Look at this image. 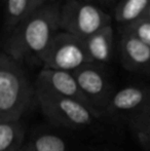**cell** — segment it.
<instances>
[{
	"label": "cell",
	"instance_id": "5b68a950",
	"mask_svg": "<svg viewBox=\"0 0 150 151\" xmlns=\"http://www.w3.org/2000/svg\"><path fill=\"white\" fill-rule=\"evenodd\" d=\"M43 68L74 72L93 63L85 48L84 39L67 32H59L41 60Z\"/></svg>",
	"mask_w": 150,
	"mask_h": 151
},
{
	"label": "cell",
	"instance_id": "d6986e66",
	"mask_svg": "<svg viewBox=\"0 0 150 151\" xmlns=\"http://www.w3.org/2000/svg\"><path fill=\"white\" fill-rule=\"evenodd\" d=\"M25 151H34V150H33L32 147L29 145V143H27V146H26V149H25Z\"/></svg>",
	"mask_w": 150,
	"mask_h": 151
},
{
	"label": "cell",
	"instance_id": "7c38bea8",
	"mask_svg": "<svg viewBox=\"0 0 150 151\" xmlns=\"http://www.w3.org/2000/svg\"><path fill=\"white\" fill-rule=\"evenodd\" d=\"M150 7V0H119L115 7V20L122 27L144 19Z\"/></svg>",
	"mask_w": 150,
	"mask_h": 151
},
{
	"label": "cell",
	"instance_id": "4fadbf2b",
	"mask_svg": "<svg viewBox=\"0 0 150 151\" xmlns=\"http://www.w3.org/2000/svg\"><path fill=\"white\" fill-rule=\"evenodd\" d=\"M4 26L10 33L29 14L30 4L29 0H4Z\"/></svg>",
	"mask_w": 150,
	"mask_h": 151
},
{
	"label": "cell",
	"instance_id": "30bf717a",
	"mask_svg": "<svg viewBox=\"0 0 150 151\" xmlns=\"http://www.w3.org/2000/svg\"><path fill=\"white\" fill-rule=\"evenodd\" d=\"M114 33L111 25L84 39L85 48L93 63L104 65L111 60Z\"/></svg>",
	"mask_w": 150,
	"mask_h": 151
},
{
	"label": "cell",
	"instance_id": "ba28073f",
	"mask_svg": "<svg viewBox=\"0 0 150 151\" xmlns=\"http://www.w3.org/2000/svg\"><path fill=\"white\" fill-rule=\"evenodd\" d=\"M150 109V88L128 86L114 93L106 111L112 115H128L131 118Z\"/></svg>",
	"mask_w": 150,
	"mask_h": 151
},
{
	"label": "cell",
	"instance_id": "6da1fadb",
	"mask_svg": "<svg viewBox=\"0 0 150 151\" xmlns=\"http://www.w3.org/2000/svg\"><path fill=\"white\" fill-rule=\"evenodd\" d=\"M61 29V5L46 4L29 14L10 33L3 52L24 63L36 58L41 62Z\"/></svg>",
	"mask_w": 150,
	"mask_h": 151
},
{
	"label": "cell",
	"instance_id": "52a82bcc",
	"mask_svg": "<svg viewBox=\"0 0 150 151\" xmlns=\"http://www.w3.org/2000/svg\"><path fill=\"white\" fill-rule=\"evenodd\" d=\"M35 86L36 88L45 91L54 95L79 101L84 105L95 109L88 98L82 93L72 72L50 69V68H42L37 75Z\"/></svg>",
	"mask_w": 150,
	"mask_h": 151
},
{
	"label": "cell",
	"instance_id": "e0dca14e",
	"mask_svg": "<svg viewBox=\"0 0 150 151\" xmlns=\"http://www.w3.org/2000/svg\"><path fill=\"white\" fill-rule=\"evenodd\" d=\"M57 0H29V4H30V14L36 10L37 8L41 7L46 4L55 3Z\"/></svg>",
	"mask_w": 150,
	"mask_h": 151
},
{
	"label": "cell",
	"instance_id": "ac0fdd59",
	"mask_svg": "<svg viewBox=\"0 0 150 151\" xmlns=\"http://www.w3.org/2000/svg\"><path fill=\"white\" fill-rule=\"evenodd\" d=\"M90 1L94 2V3H99V4H111L113 3L115 0H90Z\"/></svg>",
	"mask_w": 150,
	"mask_h": 151
},
{
	"label": "cell",
	"instance_id": "8fae6325",
	"mask_svg": "<svg viewBox=\"0 0 150 151\" xmlns=\"http://www.w3.org/2000/svg\"><path fill=\"white\" fill-rule=\"evenodd\" d=\"M25 137L21 120L0 121V151H25Z\"/></svg>",
	"mask_w": 150,
	"mask_h": 151
},
{
	"label": "cell",
	"instance_id": "9c48e42d",
	"mask_svg": "<svg viewBox=\"0 0 150 151\" xmlns=\"http://www.w3.org/2000/svg\"><path fill=\"white\" fill-rule=\"evenodd\" d=\"M118 50L122 66L128 71L150 74V47L138 37L121 30Z\"/></svg>",
	"mask_w": 150,
	"mask_h": 151
},
{
	"label": "cell",
	"instance_id": "5bb4252c",
	"mask_svg": "<svg viewBox=\"0 0 150 151\" xmlns=\"http://www.w3.org/2000/svg\"><path fill=\"white\" fill-rule=\"evenodd\" d=\"M29 145L34 151H67V143L52 133H40L32 138Z\"/></svg>",
	"mask_w": 150,
	"mask_h": 151
},
{
	"label": "cell",
	"instance_id": "9a60e30c",
	"mask_svg": "<svg viewBox=\"0 0 150 151\" xmlns=\"http://www.w3.org/2000/svg\"><path fill=\"white\" fill-rule=\"evenodd\" d=\"M131 127L141 144L150 149V109L131 118Z\"/></svg>",
	"mask_w": 150,
	"mask_h": 151
},
{
	"label": "cell",
	"instance_id": "3957f363",
	"mask_svg": "<svg viewBox=\"0 0 150 151\" xmlns=\"http://www.w3.org/2000/svg\"><path fill=\"white\" fill-rule=\"evenodd\" d=\"M36 103L48 121L66 129H76L90 127L102 114L79 101L39 88H36Z\"/></svg>",
	"mask_w": 150,
	"mask_h": 151
},
{
	"label": "cell",
	"instance_id": "ffe728a7",
	"mask_svg": "<svg viewBox=\"0 0 150 151\" xmlns=\"http://www.w3.org/2000/svg\"><path fill=\"white\" fill-rule=\"evenodd\" d=\"M144 19H147V20H149V21H150V7H149L148 12H147V14H146V16H145V18H144Z\"/></svg>",
	"mask_w": 150,
	"mask_h": 151
},
{
	"label": "cell",
	"instance_id": "8992f818",
	"mask_svg": "<svg viewBox=\"0 0 150 151\" xmlns=\"http://www.w3.org/2000/svg\"><path fill=\"white\" fill-rule=\"evenodd\" d=\"M82 93L96 110H107L113 93L111 84L102 65L90 63L73 72Z\"/></svg>",
	"mask_w": 150,
	"mask_h": 151
},
{
	"label": "cell",
	"instance_id": "2e32d148",
	"mask_svg": "<svg viewBox=\"0 0 150 151\" xmlns=\"http://www.w3.org/2000/svg\"><path fill=\"white\" fill-rule=\"evenodd\" d=\"M122 31L128 32L136 37H138L141 41L150 47V21L147 19H141V20L135 22L134 24L128 25L126 27H122Z\"/></svg>",
	"mask_w": 150,
	"mask_h": 151
},
{
	"label": "cell",
	"instance_id": "7a4b0ae2",
	"mask_svg": "<svg viewBox=\"0 0 150 151\" xmlns=\"http://www.w3.org/2000/svg\"><path fill=\"white\" fill-rule=\"evenodd\" d=\"M36 102V86L24 63L2 52L0 57V121L21 120Z\"/></svg>",
	"mask_w": 150,
	"mask_h": 151
},
{
	"label": "cell",
	"instance_id": "277c9868",
	"mask_svg": "<svg viewBox=\"0 0 150 151\" xmlns=\"http://www.w3.org/2000/svg\"><path fill=\"white\" fill-rule=\"evenodd\" d=\"M111 25V18L90 0H66L61 5V29L86 39Z\"/></svg>",
	"mask_w": 150,
	"mask_h": 151
}]
</instances>
